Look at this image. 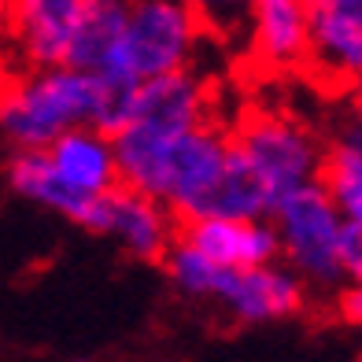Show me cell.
<instances>
[{
    "label": "cell",
    "instance_id": "cell-14",
    "mask_svg": "<svg viewBox=\"0 0 362 362\" xmlns=\"http://www.w3.org/2000/svg\"><path fill=\"white\" fill-rule=\"evenodd\" d=\"M163 262H167V274H170V281H174L177 292L192 296V300H211L222 267H215V262H211L200 248H192L189 240L174 237V244L167 248Z\"/></svg>",
    "mask_w": 362,
    "mask_h": 362
},
{
    "label": "cell",
    "instance_id": "cell-3",
    "mask_svg": "<svg viewBox=\"0 0 362 362\" xmlns=\"http://www.w3.org/2000/svg\"><path fill=\"white\" fill-rule=\"evenodd\" d=\"M96 96L93 74L81 67H30L0 89V134L15 148H48L74 126H93Z\"/></svg>",
    "mask_w": 362,
    "mask_h": 362
},
{
    "label": "cell",
    "instance_id": "cell-2",
    "mask_svg": "<svg viewBox=\"0 0 362 362\" xmlns=\"http://www.w3.org/2000/svg\"><path fill=\"white\" fill-rule=\"evenodd\" d=\"M111 144L122 185L163 200L174 211V218H196L207 211V200L222 177L229 134H222L215 119H207L159 141H141V144L111 141Z\"/></svg>",
    "mask_w": 362,
    "mask_h": 362
},
{
    "label": "cell",
    "instance_id": "cell-9",
    "mask_svg": "<svg viewBox=\"0 0 362 362\" xmlns=\"http://www.w3.org/2000/svg\"><path fill=\"white\" fill-rule=\"evenodd\" d=\"M307 63L333 86H362V0H307Z\"/></svg>",
    "mask_w": 362,
    "mask_h": 362
},
{
    "label": "cell",
    "instance_id": "cell-4",
    "mask_svg": "<svg viewBox=\"0 0 362 362\" xmlns=\"http://www.w3.org/2000/svg\"><path fill=\"white\" fill-rule=\"evenodd\" d=\"M270 226L277 233V259L292 274H300L307 288H337L340 274V229L344 218L337 204L329 200L322 181L292 189L274 204Z\"/></svg>",
    "mask_w": 362,
    "mask_h": 362
},
{
    "label": "cell",
    "instance_id": "cell-12",
    "mask_svg": "<svg viewBox=\"0 0 362 362\" xmlns=\"http://www.w3.org/2000/svg\"><path fill=\"white\" fill-rule=\"evenodd\" d=\"M244 34L259 67H307V0H252L244 15Z\"/></svg>",
    "mask_w": 362,
    "mask_h": 362
},
{
    "label": "cell",
    "instance_id": "cell-1",
    "mask_svg": "<svg viewBox=\"0 0 362 362\" xmlns=\"http://www.w3.org/2000/svg\"><path fill=\"white\" fill-rule=\"evenodd\" d=\"M8 181L23 200L89 233H100L107 192L122 185L111 134L89 122L59 134L48 148H19L8 163Z\"/></svg>",
    "mask_w": 362,
    "mask_h": 362
},
{
    "label": "cell",
    "instance_id": "cell-11",
    "mask_svg": "<svg viewBox=\"0 0 362 362\" xmlns=\"http://www.w3.org/2000/svg\"><path fill=\"white\" fill-rule=\"evenodd\" d=\"M181 240L200 248L215 267L240 270L277 259V233L270 218H233V215H196L177 229Z\"/></svg>",
    "mask_w": 362,
    "mask_h": 362
},
{
    "label": "cell",
    "instance_id": "cell-16",
    "mask_svg": "<svg viewBox=\"0 0 362 362\" xmlns=\"http://www.w3.org/2000/svg\"><path fill=\"white\" fill-rule=\"evenodd\" d=\"M340 274L344 281H362V229L348 222L340 229Z\"/></svg>",
    "mask_w": 362,
    "mask_h": 362
},
{
    "label": "cell",
    "instance_id": "cell-10",
    "mask_svg": "<svg viewBox=\"0 0 362 362\" xmlns=\"http://www.w3.org/2000/svg\"><path fill=\"white\" fill-rule=\"evenodd\" d=\"M100 233L115 237L126 255L141 262H163V255L177 237V222H174V211L156 196L129 185H115L104 204Z\"/></svg>",
    "mask_w": 362,
    "mask_h": 362
},
{
    "label": "cell",
    "instance_id": "cell-6",
    "mask_svg": "<svg viewBox=\"0 0 362 362\" xmlns=\"http://www.w3.org/2000/svg\"><path fill=\"white\" fill-rule=\"evenodd\" d=\"M204 34L189 0H126L122 56L137 78L192 67Z\"/></svg>",
    "mask_w": 362,
    "mask_h": 362
},
{
    "label": "cell",
    "instance_id": "cell-5",
    "mask_svg": "<svg viewBox=\"0 0 362 362\" xmlns=\"http://www.w3.org/2000/svg\"><path fill=\"white\" fill-rule=\"evenodd\" d=\"M229 148L248 167V174L259 181V189L267 192L270 211L292 189L307 185V181H318V170H322L318 137L303 122L288 119V115H277V111L248 115L237 126V134L229 137Z\"/></svg>",
    "mask_w": 362,
    "mask_h": 362
},
{
    "label": "cell",
    "instance_id": "cell-8",
    "mask_svg": "<svg viewBox=\"0 0 362 362\" xmlns=\"http://www.w3.org/2000/svg\"><path fill=\"white\" fill-rule=\"evenodd\" d=\"M86 4L89 0H8L0 26L26 71L67 63Z\"/></svg>",
    "mask_w": 362,
    "mask_h": 362
},
{
    "label": "cell",
    "instance_id": "cell-18",
    "mask_svg": "<svg viewBox=\"0 0 362 362\" xmlns=\"http://www.w3.org/2000/svg\"><path fill=\"white\" fill-rule=\"evenodd\" d=\"M355 126L362 129V93H358V100H355Z\"/></svg>",
    "mask_w": 362,
    "mask_h": 362
},
{
    "label": "cell",
    "instance_id": "cell-15",
    "mask_svg": "<svg viewBox=\"0 0 362 362\" xmlns=\"http://www.w3.org/2000/svg\"><path fill=\"white\" fill-rule=\"evenodd\" d=\"M189 4L211 34H240L252 0H189Z\"/></svg>",
    "mask_w": 362,
    "mask_h": 362
},
{
    "label": "cell",
    "instance_id": "cell-17",
    "mask_svg": "<svg viewBox=\"0 0 362 362\" xmlns=\"http://www.w3.org/2000/svg\"><path fill=\"white\" fill-rule=\"evenodd\" d=\"M337 310H340V318L348 322V325L362 329V281H348V285L340 288Z\"/></svg>",
    "mask_w": 362,
    "mask_h": 362
},
{
    "label": "cell",
    "instance_id": "cell-20",
    "mask_svg": "<svg viewBox=\"0 0 362 362\" xmlns=\"http://www.w3.org/2000/svg\"><path fill=\"white\" fill-rule=\"evenodd\" d=\"M74 362H86V358H74Z\"/></svg>",
    "mask_w": 362,
    "mask_h": 362
},
{
    "label": "cell",
    "instance_id": "cell-7",
    "mask_svg": "<svg viewBox=\"0 0 362 362\" xmlns=\"http://www.w3.org/2000/svg\"><path fill=\"white\" fill-rule=\"evenodd\" d=\"M211 300L240 325H267L300 315L307 307V285L281 259H274L259 267L222 270Z\"/></svg>",
    "mask_w": 362,
    "mask_h": 362
},
{
    "label": "cell",
    "instance_id": "cell-19",
    "mask_svg": "<svg viewBox=\"0 0 362 362\" xmlns=\"http://www.w3.org/2000/svg\"><path fill=\"white\" fill-rule=\"evenodd\" d=\"M4 4H8V0H0V15H4Z\"/></svg>",
    "mask_w": 362,
    "mask_h": 362
},
{
    "label": "cell",
    "instance_id": "cell-13",
    "mask_svg": "<svg viewBox=\"0 0 362 362\" xmlns=\"http://www.w3.org/2000/svg\"><path fill=\"white\" fill-rule=\"evenodd\" d=\"M318 181L325 185L329 200L337 204L340 218L362 229V129L355 122L340 129L333 144L322 152Z\"/></svg>",
    "mask_w": 362,
    "mask_h": 362
}]
</instances>
